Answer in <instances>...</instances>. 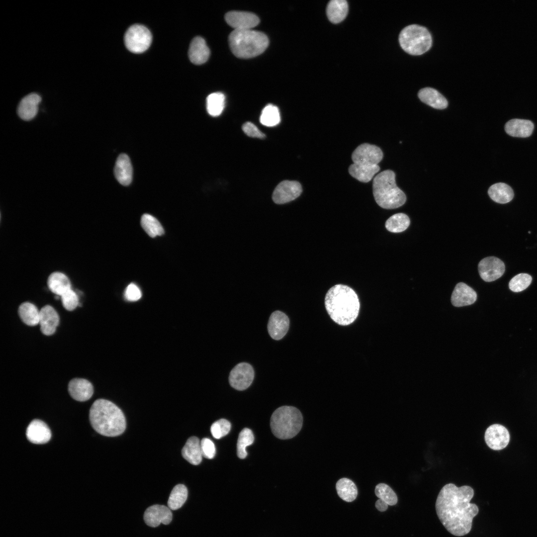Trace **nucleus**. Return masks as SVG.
Here are the masks:
<instances>
[{
  "instance_id": "nucleus-1",
  "label": "nucleus",
  "mask_w": 537,
  "mask_h": 537,
  "mask_svg": "<svg viewBox=\"0 0 537 537\" xmlns=\"http://www.w3.org/2000/svg\"><path fill=\"white\" fill-rule=\"evenodd\" d=\"M474 490L468 485L458 487L453 483L444 485L435 504L437 515L446 529L453 536L468 534L472 520L479 512L477 506L470 502Z\"/></svg>"
},
{
  "instance_id": "nucleus-2",
  "label": "nucleus",
  "mask_w": 537,
  "mask_h": 537,
  "mask_svg": "<svg viewBox=\"0 0 537 537\" xmlns=\"http://www.w3.org/2000/svg\"><path fill=\"white\" fill-rule=\"evenodd\" d=\"M325 305L331 318L342 326L352 324L357 319L360 307L358 296L350 287L336 284L327 292Z\"/></svg>"
},
{
  "instance_id": "nucleus-3",
  "label": "nucleus",
  "mask_w": 537,
  "mask_h": 537,
  "mask_svg": "<svg viewBox=\"0 0 537 537\" xmlns=\"http://www.w3.org/2000/svg\"><path fill=\"white\" fill-rule=\"evenodd\" d=\"M89 418L93 429L104 436H119L126 429V419L123 413L115 404L107 400H95L90 408Z\"/></svg>"
},
{
  "instance_id": "nucleus-4",
  "label": "nucleus",
  "mask_w": 537,
  "mask_h": 537,
  "mask_svg": "<svg viewBox=\"0 0 537 537\" xmlns=\"http://www.w3.org/2000/svg\"><path fill=\"white\" fill-rule=\"evenodd\" d=\"M383 156L379 147L368 143L360 144L352 153L353 164L349 168V174L360 182H369L380 170L378 164Z\"/></svg>"
},
{
  "instance_id": "nucleus-5",
  "label": "nucleus",
  "mask_w": 537,
  "mask_h": 537,
  "mask_svg": "<svg viewBox=\"0 0 537 537\" xmlns=\"http://www.w3.org/2000/svg\"><path fill=\"white\" fill-rule=\"evenodd\" d=\"M231 50L240 58L256 57L267 48L269 40L263 32L252 29H234L228 37Z\"/></svg>"
},
{
  "instance_id": "nucleus-6",
  "label": "nucleus",
  "mask_w": 537,
  "mask_h": 537,
  "mask_svg": "<svg viewBox=\"0 0 537 537\" xmlns=\"http://www.w3.org/2000/svg\"><path fill=\"white\" fill-rule=\"evenodd\" d=\"M373 194L377 204L381 207L392 209L403 205L406 197L396 185L395 174L387 170L376 175L372 183Z\"/></svg>"
},
{
  "instance_id": "nucleus-7",
  "label": "nucleus",
  "mask_w": 537,
  "mask_h": 537,
  "mask_svg": "<svg viewBox=\"0 0 537 537\" xmlns=\"http://www.w3.org/2000/svg\"><path fill=\"white\" fill-rule=\"evenodd\" d=\"M302 423V416L298 409L284 406L273 412L270 418V426L276 437L286 440L293 438L300 432Z\"/></svg>"
},
{
  "instance_id": "nucleus-8",
  "label": "nucleus",
  "mask_w": 537,
  "mask_h": 537,
  "mask_svg": "<svg viewBox=\"0 0 537 537\" xmlns=\"http://www.w3.org/2000/svg\"><path fill=\"white\" fill-rule=\"evenodd\" d=\"M402 48L412 55H420L431 48L432 38L428 29L417 24L408 25L403 28L399 36Z\"/></svg>"
},
{
  "instance_id": "nucleus-9",
  "label": "nucleus",
  "mask_w": 537,
  "mask_h": 537,
  "mask_svg": "<svg viewBox=\"0 0 537 537\" xmlns=\"http://www.w3.org/2000/svg\"><path fill=\"white\" fill-rule=\"evenodd\" d=\"M152 35L145 26L135 24L130 26L124 36V42L127 49L134 53L146 51L150 46Z\"/></svg>"
},
{
  "instance_id": "nucleus-10",
  "label": "nucleus",
  "mask_w": 537,
  "mask_h": 537,
  "mask_svg": "<svg viewBox=\"0 0 537 537\" xmlns=\"http://www.w3.org/2000/svg\"><path fill=\"white\" fill-rule=\"evenodd\" d=\"M254 375V370L251 364L247 362H241L231 370L229 376V382L230 385L236 390H245L252 384Z\"/></svg>"
},
{
  "instance_id": "nucleus-11",
  "label": "nucleus",
  "mask_w": 537,
  "mask_h": 537,
  "mask_svg": "<svg viewBox=\"0 0 537 537\" xmlns=\"http://www.w3.org/2000/svg\"><path fill=\"white\" fill-rule=\"evenodd\" d=\"M302 192V186L299 182L286 180L280 182L276 186L272 198L274 203L281 204L294 200L300 196Z\"/></svg>"
},
{
  "instance_id": "nucleus-12",
  "label": "nucleus",
  "mask_w": 537,
  "mask_h": 537,
  "mask_svg": "<svg viewBox=\"0 0 537 537\" xmlns=\"http://www.w3.org/2000/svg\"><path fill=\"white\" fill-rule=\"evenodd\" d=\"M481 278L486 282L493 281L500 278L504 273V263L495 257H488L481 260L478 265Z\"/></svg>"
},
{
  "instance_id": "nucleus-13",
  "label": "nucleus",
  "mask_w": 537,
  "mask_h": 537,
  "mask_svg": "<svg viewBox=\"0 0 537 537\" xmlns=\"http://www.w3.org/2000/svg\"><path fill=\"white\" fill-rule=\"evenodd\" d=\"M484 439L486 445L493 450L505 448L510 441V434L503 426L495 424L488 427L485 431Z\"/></svg>"
},
{
  "instance_id": "nucleus-14",
  "label": "nucleus",
  "mask_w": 537,
  "mask_h": 537,
  "mask_svg": "<svg viewBox=\"0 0 537 537\" xmlns=\"http://www.w3.org/2000/svg\"><path fill=\"white\" fill-rule=\"evenodd\" d=\"M226 22L234 29H252L260 22L255 14L241 11H231L225 15Z\"/></svg>"
},
{
  "instance_id": "nucleus-15",
  "label": "nucleus",
  "mask_w": 537,
  "mask_h": 537,
  "mask_svg": "<svg viewBox=\"0 0 537 537\" xmlns=\"http://www.w3.org/2000/svg\"><path fill=\"white\" fill-rule=\"evenodd\" d=\"M171 509L164 505H154L148 507L144 515L145 523L151 527H157L161 524L168 525L172 520Z\"/></svg>"
},
{
  "instance_id": "nucleus-16",
  "label": "nucleus",
  "mask_w": 537,
  "mask_h": 537,
  "mask_svg": "<svg viewBox=\"0 0 537 537\" xmlns=\"http://www.w3.org/2000/svg\"><path fill=\"white\" fill-rule=\"evenodd\" d=\"M289 327V318L283 312L277 310L270 315L268 324V330L273 339L279 340L283 338Z\"/></svg>"
},
{
  "instance_id": "nucleus-17",
  "label": "nucleus",
  "mask_w": 537,
  "mask_h": 537,
  "mask_svg": "<svg viewBox=\"0 0 537 537\" xmlns=\"http://www.w3.org/2000/svg\"><path fill=\"white\" fill-rule=\"evenodd\" d=\"M26 436L27 440L33 444H43L50 440L51 432L43 421L35 419L28 426Z\"/></svg>"
},
{
  "instance_id": "nucleus-18",
  "label": "nucleus",
  "mask_w": 537,
  "mask_h": 537,
  "mask_svg": "<svg viewBox=\"0 0 537 537\" xmlns=\"http://www.w3.org/2000/svg\"><path fill=\"white\" fill-rule=\"evenodd\" d=\"M41 101V96L35 92L30 93L23 97L17 109L19 117L26 121L34 118L38 112V105Z\"/></svg>"
},
{
  "instance_id": "nucleus-19",
  "label": "nucleus",
  "mask_w": 537,
  "mask_h": 537,
  "mask_svg": "<svg viewBox=\"0 0 537 537\" xmlns=\"http://www.w3.org/2000/svg\"><path fill=\"white\" fill-rule=\"evenodd\" d=\"M476 299L477 293L475 291L463 282L456 284L451 296V302L455 307L471 305Z\"/></svg>"
},
{
  "instance_id": "nucleus-20",
  "label": "nucleus",
  "mask_w": 537,
  "mask_h": 537,
  "mask_svg": "<svg viewBox=\"0 0 537 537\" xmlns=\"http://www.w3.org/2000/svg\"><path fill=\"white\" fill-rule=\"evenodd\" d=\"M60 318L57 311L50 305L43 306L40 310V330L45 335H53L59 323Z\"/></svg>"
},
{
  "instance_id": "nucleus-21",
  "label": "nucleus",
  "mask_w": 537,
  "mask_h": 537,
  "mask_svg": "<svg viewBox=\"0 0 537 537\" xmlns=\"http://www.w3.org/2000/svg\"><path fill=\"white\" fill-rule=\"evenodd\" d=\"M68 391L71 396L78 401H85L92 395L93 388L91 383L84 378H74L68 384Z\"/></svg>"
},
{
  "instance_id": "nucleus-22",
  "label": "nucleus",
  "mask_w": 537,
  "mask_h": 537,
  "mask_svg": "<svg viewBox=\"0 0 537 537\" xmlns=\"http://www.w3.org/2000/svg\"><path fill=\"white\" fill-rule=\"evenodd\" d=\"M114 173L115 178L122 185L126 186L131 183L132 179L133 169L128 155L121 154L118 157L114 167Z\"/></svg>"
},
{
  "instance_id": "nucleus-23",
  "label": "nucleus",
  "mask_w": 537,
  "mask_h": 537,
  "mask_svg": "<svg viewBox=\"0 0 537 537\" xmlns=\"http://www.w3.org/2000/svg\"><path fill=\"white\" fill-rule=\"evenodd\" d=\"M210 55V51L204 39L199 36L194 38L188 50L190 61L195 65L205 63Z\"/></svg>"
},
{
  "instance_id": "nucleus-24",
  "label": "nucleus",
  "mask_w": 537,
  "mask_h": 537,
  "mask_svg": "<svg viewBox=\"0 0 537 537\" xmlns=\"http://www.w3.org/2000/svg\"><path fill=\"white\" fill-rule=\"evenodd\" d=\"M534 128L533 123L529 120L513 119L505 126L506 133L513 137L525 138L530 136Z\"/></svg>"
},
{
  "instance_id": "nucleus-25",
  "label": "nucleus",
  "mask_w": 537,
  "mask_h": 537,
  "mask_svg": "<svg viewBox=\"0 0 537 537\" xmlns=\"http://www.w3.org/2000/svg\"><path fill=\"white\" fill-rule=\"evenodd\" d=\"M183 457L193 465H198L202 461V454L200 442L198 438L191 437L186 441L181 451Z\"/></svg>"
},
{
  "instance_id": "nucleus-26",
  "label": "nucleus",
  "mask_w": 537,
  "mask_h": 537,
  "mask_svg": "<svg viewBox=\"0 0 537 537\" xmlns=\"http://www.w3.org/2000/svg\"><path fill=\"white\" fill-rule=\"evenodd\" d=\"M418 96L420 100L428 105L438 109H443L448 106L446 98L439 91L431 88L421 89Z\"/></svg>"
},
{
  "instance_id": "nucleus-27",
  "label": "nucleus",
  "mask_w": 537,
  "mask_h": 537,
  "mask_svg": "<svg viewBox=\"0 0 537 537\" xmlns=\"http://www.w3.org/2000/svg\"><path fill=\"white\" fill-rule=\"evenodd\" d=\"M348 4L345 0H330L327 7V15L329 20L334 23L343 21L348 12Z\"/></svg>"
},
{
  "instance_id": "nucleus-28",
  "label": "nucleus",
  "mask_w": 537,
  "mask_h": 537,
  "mask_svg": "<svg viewBox=\"0 0 537 537\" xmlns=\"http://www.w3.org/2000/svg\"><path fill=\"white\" fill-rule=\"evenodd\" d=\"M47 285L49 289L59 296L71 289L69 279L65 274L60 272L52 273L48 277Z\"/></svg>"
},
{
  "instance_id": "nucleus-29",
  "label": "nucleus",
  "mask_w": 537,
  "mask_h": 537,
  "mask_svg": "<svg viewBox=\"0 0 537 537\" xmlns=\"http://www.w3.org/2000/svg\"><path fill=\"white\" fill-rule=\"evenodd\" d=\"M488 193L490 197L494 201L499 203H508L514 197V192L512 188L503 182H498L492 185L489 187Z\"/></svg>"
},
{
  "instance_id": "nucleus-30",
  "label": "nucleus",
  "mask_w": 537,
  "mask_h": 537,
  "mask_svg": "<svg viewBox=\"0 0 537 537\" xmlns=\"http://www.w3.org/2000/svg\"><path fill=\"white\" fill-rule=\"evenodd\" d=\"M18 313L21 320L27 325L34 326L39 323L40 311L31 303H22L18 308Z\"/></svg>"
},
{
  "instance_id": "nucleus-31",
  "label": "nucleus",
  "mask_w": 537,
  "mask_h": 537,
  "mask_svg": "<svg viewBox=\"0 0 537 537\" xmlns=\"http://www.w3.org/2000/svg\"><path fill=\"white\" fill-rule=\"evenodd\" d=\"M338 496L346 502H352L358 495V489L355 484L349 478L339 479L336 485Z\"/></svg>"
},
{
  "instance_id": "nucleus-32",
  "label": "nucleus",
  "mask_w": 537,
  "mask_h": 537,
  "mask_svg": "<svg viewBox=\"0 0 537 537\" xmlns=\"http://www.w3.org/2000/svg\"><path fill=\"white\" fill-rule=\"evenodd\" d=\"M187 489L183 484L176 485L170 495L168 501V507L172 510L180 508L185 503L187 497Z\"/></svg>"
},
{
  "instance_id": "nucleus-33",
  "label": "nucleus",
  "mask_w": 537,
  "mask_h": 537,
  "mask_svg": "<svg viewBox=\"0 0 537 537\" xmlns=\"http://www.w3.org/2000/svg\"><path fill=\"white\" fill-rule=\"evenodd\" d=\"M410 223V219L406 214L399 213L392 215L386 220L385 227L389 232L400 233L405 231Z\"/></svg>"
},
{
  "instance_id": "nucleus-34",
  "label": "nucleus",
  "mask_w": 537,
  "mask_h": 537,
  "mask_svg": "<svg viewBox=\"0 0 537 537\" xmlns=\"http://www.w3.org/2000/svg\"><path fill=\"white\" fill-rule=\"evenodd\" d=\"M141 225L147 234L152 238L161 236L164 233L161 223L151 215L143 214L141 219Z\"/></svg>"
},
{
  "instance_id": "nucleus-35",
  "label": "nucleus",
  "mask_w": 537,
  "mask_h": 537,
  "mask_svg": "<svg viewBox=\"0 0 537 537\" xmlns=\"http://www.w3.org/2000/svg\"><path fill=\"white\" fill-rule=\"evenodd\" d=\"M225 96L221 92L210 94L206 98V108L211 116H217L221 114L225 106Z\"/></svg>"
},
{
  "instance_id": "nucleus-36",
  "label": "nucleus",
  "mask_w": 537,
  "mask_h": 537,
  "mask_svg": "<svg viewBox=\"0 0 537 537\" xmlns=\"http://www.w3.org/2000/svg\"><path fill=\"white\" fill-rule=\"evenodd\" d=\"M254 441V436L251 430L244 428L241 431L237 444V455L240 458L244 459L247 456L246 448L252 445Z\"/></svg>"
},
{
  "instance_id": "nucleus-37",
  "label": "nucleus",
  "mask_w": 537,
  "mask_h": 537,
  "mask_svg": "<svg viewBox=\"0 0 537 537\" xmlns=\"http://www.w3.org/2000/svg\"><path fill=\"white\" fill-rule=\"evenodd\" d=\"M280 121L279 111L276 106L268 104L263 109L260 116V122L263 125L272 127L278 124Z\"/></svg>"
},
{
  "instance_id": "nucleus-38",
  "label": "nucleus",
  "mask_w": 537,
  "mask_h": 537,
  "mask_svg": "<svg viewBox=\"0 0 537 537\" xmlns=\"http://www.w3.org/2000/svg\"><path fill=\"white\" fill-rule=\"evenodd\" d=\"M375 494L379 499L385 502L388 505L393 506L397 503L398 498L396 493L386 484H377L375 488Z\"/></svg>"
},
{
  "instance_id": "nucleus-39",
  "label": "nucleus",
  "mask_w": 537,
  "mask_h": 537,
  "mask_svg": "<svg viewBox=\"0 0 537 537\" xmlns=\"http://www.w3.org/2000/svg\"><path fill=\"white\" fill-rule=\"evenodd\" d=\"M532 276L527 273H520L514 276L509 281V287L515 292H521L526 289L531 284Z\"/></svg>"
},
{
  "instance_id": "nucleus-40",
  "label": "nucleus",
  "mask_w": 537,
  "mask_h": 537,
  "mask_svg": "<svg viewBox=\"0 0 537 537\" xmlns=\"http://www.w3.org/2000/svg\"><path fill=\"white\" fill-rule=\"evenodd\" d=\"M231 427V424L228 420L221 419L212 424L210 431L214 438L219 439L228 434Z\"/></svg>"
},
{
  "instance_id": "nucleus-41",
  "label": "nucleus",
  "mask_w": 537,
  "mask_h": 537,
  "mask_svg": "<svg viewBox=\"0 0 537 537\" xmlns=\"http://www.w3.org/2000/svg\"><path fill=\"white\" fill-rule=\"evenodd\" d=\"M60 297L63 306L67 310L73 311L79 305L78 296L72 288L66 291Z\"/></svg>"
},
{
  "instance_id": "nucleus-42",
  "label": "nucleus",
  "mask_w": 537,
  "mask_h": 537,
  "mask_svg": "<svg viewBox=\"0 0 537 537\" xmlns=\"http://www.w3.org/2000/svg\"><path fill=\"white\" fill-rule=\"evenodd\" d=\"M200 447L203 457L208 459H212L214 457L216 448L211 440L207 438L202 439L200 441Z\"/></svg>"
},
{
  "instance_id": "nucleus-43",
  "label": "nucleus",
  "mask_w": 537,
  "mask_h": 537,
  "mask_svg": "<svg viewBox=\"0 0 537 537\" xmlns=\"http://www.w3.org/2000/svg\"><path fill=\"white\" fill-rule=\"evenodd\" d=\"M142 293L140 288L133 283L129 284L125 289L124 297L129 301H136L140 299Z\"/></svg>"
},
{
  "instance_id": "nucleus-44",
  "label": "nucleus",
  "mask_w": 537,
  "mask_h": 537,
  "mask_svg": "<svg viewBox=\"0 0 537 537\" xmlns=\"http://www.w3.org/2000/svg\"><path fill=\"white\" fill-rule=\"evenodd\" d=\"M242 129L247 135L251 137L262 139L266 137L265 135L256 125L250 122L244 124Z\"/></svg>"
},
{
  "instance_id": "nucleus-45",
  "label": "nucleus",
  "mask_w": 537,
  "mask_h": 537,
  "mask_svg": "<svg viewBox=\"0 0 537 537\" xmlns=\"http://www.w3.org/2000/svg\"><path fill=\"white\" fill-rule=\"evenodd\" d=\"M388 504L382 500L381 499H378L375 503V507L377 509L381 512H384L386 511L388 508Z\"/></svg>"
}]
</instances>
